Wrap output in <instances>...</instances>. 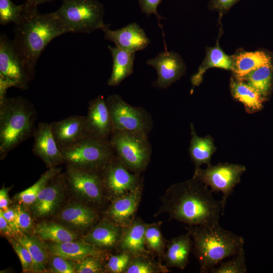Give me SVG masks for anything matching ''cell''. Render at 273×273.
<instances>
[{
  "label": "cell",
  "mask_w": 273,
  "mask_h": 273,
  "mask_svg": "<svg viewBox=\"0 0 273 273\" xmlns=\"http://www.w3.org/2000/svg\"><path fill=\"white\" fill-rule=\"evenodd\" d=\"M191 139L190 143L189 154L195 169L203 164L207 166L211 164V159L216 148L211 135L204 137L197 135L193 123L190 125Z\"/></svg>",
  "instance_id": "cell-25"
},
{
  "label": "cell",
  "mask_w": 273,
  "mask_h": 273,
  "mask_svg": "<svg viewBox=\"0 0 273 273\" xmlns=\"http://www.w3.org/2000/svg\"><path fill=\"white\" fill-rule=\"evenodd\" d=\"M60 150L67 165L98 172L116 156L109 140L90 136Z\"/></svg>",
  "instance_id": "cell-5"
},
{
  "label": "cell",
  "mask_w": 273,
  "mask_h": 273,
  "mask_svg": "<svg viewBox=\"0 0 273 273\" xmlns=\"http://www.w3.org/2000/svg\"><path fill=\"white\" fill-rule=\"evenodd\" d=\"M52 1L54 0H26L24 4L25 10L37 8L38 5Z\"/></svg>",
  "instance_id": "cell-48"
},
{
  "label": "cell",
  "mask_w": 273,
  "mask_h": 273,
  "mask_svg": "<svg viewBox=\"0 0 273 273\" xmlns=\"http://www.w3.org/2000/svg\"><path fill=\"white\" fill-rule=\"evenodd\" d=\"M116 223L104 219L94 227L82 241L97 248H109L119 241L121 232Z\"/></svg>",
  "instance_id": "cell-23"
},
{
  "label": "cell",
  "mask_w": 273,
  "mask_h": 273,
  "mask_svg": "<svg viewBox=\"0 0 273 273\" xmlns=\"http://www.w3.org/2000/svg\"><path fill=\"white\" fill-rule=\"evenodd\" d=\"M131 258V254L126 252L113 255L109 258L107 267L111 272H124Z\"/></svg>",
  "instance_id": "cell-41"
},
{
  "label": "cell",
  "mask_w": 273,
  "mask_h": 273,
  "mask_svg": "<svg viewBox=\"0 0 273 273\" xmlns=\"http://www.w3.org/2000/svg\"><path fill=\"white\" fill-rule=\"evenodd\" d=\"M31 81L24 64L14 47L13 40L5 34L0 36V101L11 87L26 89Z\"/></svg>",
  "instance_id": "cell-9"
},
{
  "label": "cell",
  "mask_w": 273,
  "mask_h": 273,
  "mask_svg": "<svg viewBox=\"0 0 273 273\" xmlns=\"http://www.w3.org/2000/svg\"><path fill=\"white\" fill-rule=\"evenodd\" d=\"M143 185L134 190L117 197L110 206L108 215L118 226H126L133 220L141 200Z\"/></svg>",
  "instance_id": "cell-19"
},
{
  "label": "cell",
  "mask_w": 273,
  "mask_h": 273,
  "mask_svg": "<svg viewBox=\"0 0 273 273\" xmlns=\"http://www.w3.org/2000/svg\"><path fill=\"white\" fill-rule=\"evenodd\" d=\"M234 77L240 79L251 71L264 65L271 64V58L263 51L243 52L233 56Z\"/></svg>",
  "instance_id": "cell-28"
},
{
  "label": "cell",
  "mask_w": 273,
  "mask_h": 273,
  "mask_svg": "<svg viewBox=\"0 0 273 273\" xmlns=\"http://www.w3.org/2000/svg\"><path fill=\"white\" fill-rule=\"evenodd\" d=\"M47 248L50 254L76 262L89 256H99L98 248L82 241L51 243Z\"/></svg>",
  "instance_id": "cell-21"
},
{
  "label": "cell",
  "mask_w": 273,
  "mask_h": 273,
  "mask_svg": "<svg viewBox=\"0 0 273 273\" xmlns=\"http://www.w3.org/2000/svg\"><path fill=\"white\" fill-rule=\"evenodd\" d=\"M160 226L161 222L148 224L145 233L146 246L159 255L162 254L164 249V240Z\"/></svg>",
  "instance_id": "cell-36"
},
{
  "label": "cell",
  "mask_w": 273,
  "mask_h": 273,
  "mask_svg": "<svg viewBox=\"0 0 273 273\" xmlns=\"http://www.w3.org/2000/svg\"><path fill=\"white\" fill-rule=\"evenodd\" d=\"M15 209L16 213L15 229L17 235L26 234L32 228V218L22 206H17Z\"/></svg>",
  "instance_id": "cell-40"
},
{
  "label": "cell",
  "mask_w": 273,
  "mask_h": 273,
  "mask_svg": "<svg viewBox=\"0 0 273 273\" xmlns=\"http://www.w3.org/2000/svg\"><path fill=\"white\" fill-rule=\"evenodd\" d=\"M192 247L193 240L188 232L172 238L166 245L165 253L166 266L184 269L188 263Z\"/></svg>",
  "instance_id": "cell-20"
},
{
  "label": "cell",
  "mask_w": 273,
  "mask_h": 273,
  "mask_svg": "<svg viewBox=\"0 0 273 273\" xmlns=\"http://www.w3.org/2000/svg\"><path fill=\"white\" fill-rule=\"evenodd\" d=\"M0 213L2 214L4 217L10 224L17 236L15 229V222L16 217V213L15 209L9 208L8 209L5 211L0 210Z\"/></svg>",
  "instance_id": "cell-45"
},
{
  "label": "cell",
  "mask_w": 273,
  "mask_h": 273,
  "mask_svg": "<svg viewBox=\"0 0 273 273\" xmlns=\"http://www.w3.org/2000/svg\"><path fill=\"white\" fill-rule=\"evenodd\" d=\"M85 126L88 136L102 140H109L113 129L109 111L104 96L99 95L90 101Z\"/></svg>",
  "instance_id": "cell-16"
},
{
  "label": "cell",
  "mask_w": 273,
  "mask_h": 273,
  "mask_svg": "<svg viewBox=\"0 0 273 273\" xmlns=\"http://www.w3.org/2000/svg\"><path fill=\"white\" fill-rule=\"evenodd\" d=\"M245 251L243 248L234 257L227 261L221 262L218 266L213 267L211 273H246Z\"/></svg>",
  "instance_id": "cell-35"
},
{
  "label": "cell",
  "mask_w": 273,
  "mask_h": 273,
  "mask_svg": "<svg viewBox=\"0 0 273 273\" xmlns=\"http://www.w3.org/2000/svg\"><path fill=\"white\" fill-rule=\"evenodd\" d=\"M62 1L55 12L67 32L90 33L105 24L104 7L97 0Z\"/></svg>",
  "instance_id": "cell-6"
},
{
  "label": "cell",
  "mask_w": 273,
  "mask_h": 273,
  "mask_svg": "<svg viewBox=\"0 0 273 273\" xmlns=\"http://www.w3.org/2000/svg\"><path fill=\"white\" fill-rule=\"evenodd\" d=\"M241 164L228 162L208 165L205 169H195L193 177L210 188L212 192H221V200L225 206L236 186L240 183L241 177L246 171Z\"/></svg>",
  "instance_id": "cell-10"
},
{
  "label": "cell",
  "mask_w": 273,
  "mask_h": 273,
  "mask_svg": "<svg viewBox=\"0 0 273 273\" xmlns=\"http://www.w3.org/2000/svg\"><path fill=\"white\" fill-rule=\"evenodd\" d=\"M50 268L51 271L55 273L76 272L75 261L56 255H53L50 261Z\"/></svg>",
  "instance_id": "cell-42"
},
{
  "label": "cell",
  "mask_w": 273,
  "mask_h": 273,
  "mask_svg": "<svg viewBox=\"0 0 273 273\" xmlns=\"http://www.w3.org/2000/svg\"><path fill=\"white\" fill-rule=\"evenodd\" d=\"M108 48L113 58V66L107 84L115 86L132 74L135 53L127 52L116 46L114 47L108 46Z\"/></svg>",
  "instance_id": "cell-24"
},
{
  "label": "cell",
  "mask_w": 273,
  "mask_h": 273,
  "mask_svg": "<svg viewBox=\"0 0 273 273\" xmlns=\"http://www.w3.org/2000/svg\"><path fill=\"white\" fill-rule=\"evenodd\" d=\"M152 260L140 255L131 258L124 273H157L162 271Z\"/></svg>",
  "instance_id": "cell-37"
},
{
  "label": "cell",
  "mask_w": 273,
  "mask_h": 273,
  "mask_svg": "<svg viewBox=\"0 0 273 273\" xmlns=\"http://www.w3.org/2000/svg\"><path fill=\"white\" fill-rule=\"evenodd\" d=\"M14 47L31 81L41 53L55 38L67 33L56 12L42 14L37 8L24 10L14 27Z\"/></svg>",
  "instance_id": "cell-2"
},
{
  "label": "cell",
  "mask_w": 273,
  "mask_h": 273,
  "mask_svg": "<svg viewBox=\"0 0 273 273\" xmlns=\"http://www.w3.org/2000/svg\"><path fill=\"white\" fill-rule=\"evenodd\" d=\"M10 188L3 187L0 190V210L5 211L9 208L10 203L8 192Z\"/></svg>",
  "instance_id": "cell-47"
},
{
  "label": "cell",
  "mask_w": 273,
  "mask_h": 273,
  "mask_svg": "<svg viewBox=\"0 0 273 273\" xmlns=\"http://www.w3.org/2000/svg\"><path fill=\"white\" fill-rule=\"evenodd\" d=\"M56 175L37 195L32 205L33 215L42 217L52 215L58 208L62 198L65 177Z\"/></svg>",
  "instance_id": "cell-18"
},
{
  "label": "cell",
  "mask_w": 273,
  "mask_h": 273,
  "mask_svg": "<svg viewBox=\"0 0 273 273\" xmlns=\"http://www.w3.org/2000/svg\"><path fill=\"white\" fill-rule=\"evenodd\" d=\"M61 169L57 167L49 168L39 177L38 180L29 188L19 193L16 198L22 204L32 205L35 202L37 195L49 182L58 173Z\"/></svg>",
  "instance_id": "cell-33"
},
{
  "label": "cell",
  "mask_w": 273,
  "mask_h": 273,
  "mask_svg": "<svg viewBox=\"0 0 273 273\" xmlns=\"http://www.w3.org/2000/svg\"><path fill=\"white\" fill-rule=\"evenodd\" d=\"M35 234L41 240L52 243H64L76 240V233L63 225L53 221H42L34 229Z\"/></svg>",
  "instance_id": "cell-31"
},
{
  "label": "cell",
  "mask_w": 273,
  "mask_h": 273,
  "mask_svg": "<svg viewBox=\"0 0 273 273\" xmlns=\"http://www.w3.org/2000/svg\"><path fill=\"white\" fill-rule=\"evenodd\" d=\"M147 64L155 68L157 79L152 85L159 89H165L179 79L185 73L186 66L180 55L172 51L165 50L147 61Z\"/></svg>",
  "instance_id": "cell-13"
},
{
  "label": "cell",
  "mask_w": 273,
  "mask_h": 273,
  "mask_svg": "<svg viewBox=\"0 0 273 273\" xmlns=\"http://www.w3.org/2000/svg\"><path fill=\"white\" fill-rule=\"evenodd\" d=\"M230 89L232 96L244 105L247 112L254 113L262 108L263 98L245 81L232 78Z\"/></svg>",
  "instance_id": "cell-29"
},
{
  "label": "cell",
  "mask_w": 273,
  "mask_h": 273,
  "mask_svg": "<svg viewBox=\"0 0 273 273\" xmlns=\"http://www.w3.org/2000/svg\"><path fill=\"white\" fill-rule=\"evenodd\" d=\"M9 239L20 259L23 271L24 272L32 271V259L28 250L15 238L10 237Z\"/></svg>",
  "instance_id": "cell-39"
},
{
  "label": "cell",
  "mask_w": 273,
  "mask_h": 273,
  "mask_svg": "<svg viewBox=\"0 0 273 273\" xmlns=\"http://www.w3.org/2000/svg\"><path fill=\"white\" fill-rule=\"evenodd\" d=\"M240 0H211L209 3V8L217 10L220 13L228 11L234 4Z\"/></svg>",
  "instance_id": "cell-44"
},
{
  "label": "cell",
  "mask_w": 273,
  "mask_h": 273,
  "mask_svg": "<svg viewBox=\"0 0 273 273\" xmlns=\"http://www.w3.org/2000/svg\"><path fill=\"white\" fill-rule=\"evenodd\" d=\"M186 229L191 236L194 254L199 262L201 273L210 272L223 259L235 256L243 248L244 238L224 229L219 224Z\"/></svg>",
  "instance_id": "cell-3"
},
{
  "label": "cell",
  "mask_w": 273,
  "mask_h": 273,
  "mask_svg": "<svg viewBox=\"0 0 273 273\" xmlns=\"http://www.w3.org/2000/svg\"><path fill=\"white\" fill-rule=\"evenodd\" d=\"M212 67L219 68L233 71L234 60L233 56L225 54L217 43L213 48L206 50L205 58L198 68V72L191 78L193 86H198L202 82L205 71Z\"/></svg>",
  "instance_id": "cell-27"
},
{
  "label": "cell",
  "mask_w": 273,
  "mask_h": 273,
  "mask_svg": "<svg viewBox=\"0 0 273 273\" xmlns=\"http://www.w3.org/2000/svg\"><path fill=\"white\" fill-rule=\"evenodd\" d=\"M89 256L75 262V270L78 273H100L103 271V266L98 257Z\"/></svg>",
  "instance_id": "cell-38"
},
{
  "label": "cell",
  "mask_w": 273,
  "mask_h": 273,
  "mask_svg": "<svg viewBox=\"0 0 273 273\" xmlns=\"http://www.w3.org/2000/svg\"><path fill=\"white\" fill-rule=\"evenodd\" d=\"M271 64L260 66L247 74L240 79L254 88L263 98L270 93L272 79Z\"/></svg>",
  "instance_id": "cell-32"
},
{
  "label": "cell",
  "mask_w": 273,
  "mask_h": 273,
  "mask_svg": "<svg viewBox=\"0 0 273 273\" xmlns=\"http://www.w3.org/2000/svg\"><path fill=\"white\" fill-rule=\"evenodd\" d=\"M101 30L106 39L127 52L135 53L143 50L151 43L144 29L135 22L115 30L110 29L109 25L105 24Z\"/></svg>",
  "instance_id": "cell-14"
},
{
  "label": "cell",
  "mask_w": 273,
  "mask_h": 273,
  "mask_svg": "<svg viewBox=\"0 0 273 273\" xmlns=\"http://www.w3.org/2000/svg\"><path fill=\"white\" fill-rule=\"evenodd\" d=\"M148 225L135 219L124 227L119 240V246L123 252L134 255L146 252L145 233Z\"/></svg>",
  "instance_id": "cell-22"
},
{
  "label": "cell",
  "mask_w": 273,
  "mask_h": 273,
  "mask_svg": "<svg viewBox=\"0 0 273 273\" xmlns=\"http://www.w3.org/2000/svg\"><path fill=\"white\" fill-rule=\"evenodd\" d=\"M100 173L103 186L116 198L134 190L142 184L139 174L131 173L116 156Z\"/></svg>",
  "instance_id": "cell-12"
},
{
  "label": "cell",
  "mask_w": 273,
  "mask_h": 273,
  "mask_svg": "<svg viewBox=\"0 0 273 273\" xmlns=\"http://www.w3.org/2000/svg\"><path fill=\"white\" fill-rule=\"evenodd\" d=\"M163 0H139L140 7L143 13L147 16L151 14H154L158 20V24L161 29L163 38H164V33L162 25L160 23V20L165 19L164 17L160 15L157 12V7Z\"/></svg>",
  "instance_id": "cell-43"
},
{
  "label": "cell",
  "mask_w": 273,
  "mask_h": 273,
  "mask_svg": "<svg viewBox=\"0 0 273 273\" xmlns=\"http://www.w3.org/2000/svg\"><path fill=\"white\" fill-rule=\"evenodd\" d=\"M109 141L117 157L130 171L139 174L146 169L152 153L148 134L114 131Z\"/></svg>",
  "instance_id": "cell-7"
},
{
  "label": "cell",
  "mask_w": 273,
  "mask_h": 273,
  "mask_svg": "<svg viewBox=\"0 0 273 273\" xmlns=\"http://www.w3.org/2000/svg\"><path fill=\"white\" fill-rule=\"evenodd\" d=\"M59 218L73 228L85 230L94 224L96 214L92 209L82 204L72 203L62 210Z\"/></svg>",
  "instance_id": "cell-26"
},
{
  "label": "cell",
  "mask_w": 273,
  "mask_h": 273,
  "mask_svg": "<svg viewBox=\"0 0 273 273\" xmlns=\"http://www.w3.org/2000/svg\"><path fill=\"white\" fill-rule=\"evenodd\" d=\"M36 112L33 105L21 97L0 101V157L33 136Z\"/></svg>",
  "instance_id": "cell-4"
},
{
  "label": "cell",
  "mask_w": 273,
  "mask_h": 273,
  "mask_svg": "<svg viewBox=\"0 0 273 273\" xmlns=\"http://www.w3.org/2000/svg\"><path fill=\"white\" fill-rule=\"evenodd\" d=\"M24 10V4L16 5L11 0H0L1 24L16 23L21 19Z\"/></svg>",
  "instance_id": "cell-34"
},
{
  "label": "cell",
  "mask_w": 273,
  "mask_h": 273,
  "mask_svg": "<svg viewBox=\"0 0 273 273\" xmlns=\"http://www.w3.org/2000/svg\"><path fill=\"white\" fill-rule=\"evenodd\" d=\"M64 177L66 183L79 197L93 203L101 201L103 184L100 172L67 165Z\"/></svg>",
  "instance_id": "cell-11"
},
{
  "label": "cell",
  "mask_w": 273,
  "mask_h": 273,
  "mask_svg": "<svg viewBox=\"0 0 273 273\" xmlns=\"http://www.w3.org/2000/svg\"><path fill=\"white\" fill-rule=\"evenodd\" d=\"M55 141L60 149L71 145L88 136L85 116L72 115L50 123Z\"/></svg>",
  "instance_id": "cell-17"
},
{
  "label": "cell",
  "mask_w": 273,
  "mask_h": 273,
  "mask_svg": "<svg viewBox=\"0 0 273 273\" xmlns=\"http://www.w3.org/2000/svg\"><path fill=\"white\" fill-rule=\"evenodd\" d=\"M0 231L1 233L9 238L16 235L10 224L1 213H0Z\"/></svg>",
  "instance_id": "cell-46"
},
{
  "label": "cell",
  "mask_w": 273,
  "mask_h": 273,
  "mask_svg": "<svg viewBox=\"0 0 273 273\" xmlns=\"http://www.w3.org/2000/svg\"><path fill=\"white\" fill-rule=\"evenodd\" d=\"M29 251L32 259V271L35 272L43 271L49 260V251L47 246L36 236L26 234L17 235L15 238Z\"/></svg>",
  "instance_id": "cell-30"
},
{
  "label": "cell",
  "mask_w": 273,
  "mask_h": 273,
  "mask_svg": "<svg viewBox=\"0 0 273 273\" xmlns=\"http://www.w3.org/2000/svg\"><path fill=\"white\" fill-rule=\"evenodd\" d=\"M33 137V152L44 162L48 168L57 167L65 162L63 155L54 138L50 123H39Z\"/></svg>",
  "instance_id": "cell-15"
},
{
  "label": "cell",
  "mask_w": 273,
  "mask_h": 273,
  "mask_svg": "<svg viewBox=\"0 0 273 273\" xmlns=\"http://www.w3.org/2000/svg\"><path fill=\"white\" fill-rule=\"evenodd\" d=\"M106 102L113 132H134L148 135L153 129L152 116L145 108L130 105L117 94L109 96Z\"/></svg>",
  "instance_id": "cell-8"
},
{
  "label": "cell",
  "mask_w": 273,
  "mask_h": 273,
  "mask_svg": "<svg viewBox=\"0 0 273 273\" xmlns=\"http://www.w3.org/2000/svg\"><path fill=\"white\" fill-rule=\"evenodd\" d=\"M212 191L194 177L170 186L162 197L158 212L188 226L219 224L225 206L214 199Z\"/></svg>",
  "instance_id": "cell-1"
}]
</instances>
